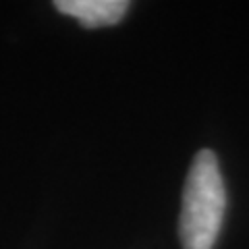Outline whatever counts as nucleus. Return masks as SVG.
<instances>
[{
	"instance_id": "f257e3e1",
	"label": "nucleus",
	"mask_w": 249,
	"mask_h": 249,
	"mask_svg": "<svg viewBox=\"0 0 249 249\" xmlns=\"http://www.w3.org/2000/svg\"><path fill=\"white\" fill-rule=\"evenodd\" d=\"M227 210V191L212 150H201L185 181L178 237L183 249H212Z\"/></svg>"
},
{
	"instance_id": "f03ea898",
	"label": "nucleus",
	"mask_w": 249,
	"mask_h": 249,
	"mask_svg": "<svg viewBox=\"0 0 249 249\" xmlns=\"http://www.w3.org/2000/svg\"><path fill=\"white\" fill-rule=\"evenodd\" d=\"M54 6L69 17L81 21L85 27L116 25L129 9L127 0H56Z\"/></svg>"
}]
</instances>
